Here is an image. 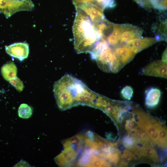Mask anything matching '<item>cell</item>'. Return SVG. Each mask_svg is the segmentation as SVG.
Instances as JSON below:
<instances>
[{
	"label": "cell",
	"instance_id": "cell-1",
	"mask_svg": "<svg viewBox=\"0 0 167 167\" xmlns=\"http://www.w3.org/2000/svg\"><path fill=\"white\" fill-rule=\"evenodd\" d=\"M75 6L76 12L72 27L74 49L78 54L89 53L99 39L97 26L105 19L103 10L88 4Z\"/></svg>",
	"mask_w": 167,
	"mask_h": 167
},
{
	"label": "cell",
	"instance_id": "cell-2",
	"mask_svg": "<svg viewBox=\"0 0 167 167\" xmlns=\"http://www.w3.org/2000/svg\"><path fill=\"white\" fill-rule=\"evenodd\" d=\"M53 92L61 110L80 105L89 106L94 93L81 80L67 74L54 83Z\"/></svg>",
	"mask_w": 167,
	"mask_h": 167
},
{
	"label": "cell",
	"instance_id": "cell-3",
	"mask_svg": "<svg viewBox=\"0 0 167 167\" xmlns=\"http://www.w3.org/2000/svg\"><path fill=\"white\" fill-rule=\"evenodd\" d=\"M141 74L147 76L167 78L166 63L161 60L151 62L142 69Z\"/></svg>",
	"mask_w": 167,
	"mask_h": 167
},
{
	"label": "cell",
	"instance_id": "cell-4",
	"mask_svg": "<svg viewBox=\"0 0 167 167\" xmlns=\"http://www.w3.org/2000/svg\"><path fill=\"white\" fill-rule=\"evenodd\" d=\"M5 50L6 53L11 56L22 61L28 57L29 45L25 42L14 43L5 46Z\"/></svg>",
	"mask_w": 167,
	"mask_h": 167
},
{
	"label": "cell",
	"instance_id": "cell-5",
	"mask_svg": "<svg viewBox=\"0 0 167 167\" xmlns=\"http://www.w3.org/2000/svg\"><path fill=\"white\" fill-rule=\"evenodd\" d=\"M132 136L136 144H140L143 147H152L153 143L146 131L139 126L135 127L128 132Z\"/></svg>",
	"mask_w": 167,
	"mask_h": 167
},
{
	"label": "cell",
	"instance_id": "cell-6",
	"mask_svg": "<svg viewBox=\"0 0 167 167\" xmlns=\"http://www.w3.org/2000/svg\"><path fill=\"white\" fill-rule=\"evenodd\" d=\"M156 42V40L154 38H138L127 41L125 45L136 54L152 45Z\"/></svg>",
	"mask_w": 167,
	"mask_h": 167
},
{
	"label": "cell",
	"instance_id": "cell-7",
	"mask_svg": "<svg viewBox=\"0 0 167 167\" xmlns=\"http://www.w3.org/2000/svg\"><path fill=\"white\" fill-rule=\"evenodd\" d=\"M137 160H141L148 163L156 164L158 156L155 149L151 147H140L135 155Z\"/></svg>",
	"mask_w": 167,
	"mask_h": 167
},
{
	"label": "cell",
	"instance_id": "cell-8",
	"mask_svg": "<svg viewBox=\"0 0 167 167\" xmlns=\"http://www.w3.org/2000/svg\"><path fill=\"white\" fill-rule=\"evenodd\" d=\"M113 50L117 59L123 67L133 59L135 54L125 45L113 48Z\"/></svg>",
	"mask_w": 167,
	"mask_h": 167
},
{
	"label": "cell",
	"instance_id": "cell-9",
	"mask_svg": "<svg viewBox=\"0 0 167 167\" xmlns=\"http://www.w3.org/2000/svg\"><path fill=\"white\" fill-rule=\"evenodd\" d=\"M142 33L141 29L136 27L123 25L120 37V43H126L131 40L139 38Z\"/></svg>",
	"mask_w": 167,
	"mask_h": 167
},
{
	"label": "cell",
	"instance_id": "cell-10",
	"mask_svg": "<svg viewBox=\"0 0 167 167\" xmlns=\"http://www.w3.org/2000/svg\"><path fill=\"white\" fill-rule=\"evenodd\" d=\"M161 95V90L158 88H152L146 92L145 105L149 108H153L158 104Z\"/></svg>",
	"mask_w": 167,
	"mask_h": 167
},
{
	"label": "cell",
	"instance_id": "cell-11",
	"mask_svg": "<svg viewBox=\"0 0 167 167\" xmlns=\"http://www.w3.org/2000/svg\"><path fill=\"white\" fill-rule=\"evenodd\" d=\"M17 72V67L12 62H9L4 64L1 68L3 77L8 81L16 77Z\"/></svg>",
	"mask_w": 167,
	"mask_h": 167
},
{
	"label": "cell",
	"instance_id": "cell-12",
	"mask_svg": "<svg viewBox=\"0 0 167 167\" xmlns=\"http://www.w3.org/2000/svg\"><path fill=\"white\" fill-rule=\"evenodd\" d=\"M158 145L163 148L167 147V131L166 126L164 124L161 123L158 128Z\"/></svg>",
	"mask_w": 167,
	"mask_h": 167
},
{
	"label": "cell",
	"instance_id": "cell-13",
	"mask_svg": "<svg viewBox=\"0 0 167 167\" xmlns=\"http://www.w3.org/2000/svg\"><path fill=\"white\" fill-rule=\"evenodd\" d=\"M133 160H137L135 155L130 151L125 150L121 154L118 165L121 166H126L130 162Z\"/></svg>",
	"mask_w": 167,
	"mask_h": 167
},
{
	"label": "cell",
	"instance_id": "cell-14",
	"mask_svg": "<svg viewBox=\"0 0 167 167\" xmlns=\"http://www.w3.org/2000/svg\"><path fill=\"white\" fill-rule=\"evenodd\" d=\"M32 107L26 104H21L18 108V116L22 118L27 119L30 118L32 115Z\"/></svg>",
	"mask_w": 167,
	"mask_h": 167
},
{
	"label": "cell",
	"instance_id": "cell-15",
	"mask_svg": "<svg viewBox=\"0 0 167 167\" xmlns=\"http://www.w3.org/2000/svg\"><path fill=\"white\" fill-rule=\"evenodd\" d=\"M122 143L126 149H131L136 144L133 137L129 134L125 136L122 139Z\"/></svg>",
	"mask_w": 167,
	"mask_h": 167
},
{
	"label": "cell",
	"instance_id": "cell-16",
	"mask_svg": "<svg viewBox=\"0 0 167 167\" xmlns=\"http://www.w3.org/2000/svg\"><path fill=\"white\" fill-rule=\"evenodd\" d=\"M121 94L122 96L125 99L130 100L133 95V89L130 86H126L122 89Z\"/></svg>",
	"mask_w": 167,
	"mask_h": 167
},
{
	"label": "cell",
	"instance_id": "cell-17",
	"mask_svg": "<svg viewBox=\"0 0 167 167\" xmlns=\"http://www.w3.org/2000/svg\"><path fill=\"white\" fill-rule=\"evenodd\" d=\"M9 81V83L15 87L16 90L19 92H21L23 90L24 88L23 83L17 77H16Z\"/></svg>",
	"mask_w": 167,
	"mask_h": 167
},
{
	"label": "cell",
	"instance_id": "cell-18",
	"mask_svg": "<svg viewBox=\"0 0 167 167\" xmlns=\"http://www.w3.org/2000/svg\"><path fill=\"white\" fill-rule=\"evenodd\" d=\"M125 125V129L128 132L133 128L135 125V123L131 119H128L126 121Z\"/></svg>",
	"mask_w": 167,
	"mask_h": 167
}]
</instances>
